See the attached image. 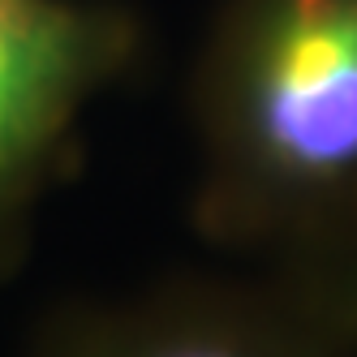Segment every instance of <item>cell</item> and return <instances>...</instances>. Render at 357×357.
Segmentation results:
<instances>
[{"instance_id":"7a4b0ae2","label":"cell","mask_w":357,"mask_h":357,"mask_svg":"<svg viewBox=\"0 0 357 357\" xmlns=\"http://www.w3.org/2000/svg\"><path fill=\"white\" fill-rule=\"evenodd\" d=\"M39 357H357L319 293L289 267L181 275L65 310Z\"/></svg>"},{"instance_id":"277c9868","label":"cell","mask_w":357,"mask_h":357,"mask_svg":"<svg viewBox=\"0 0 357 357\" xmlns=\"http://www.w3.org/2000/svg\"><path fill=\"white\" fill-rule=\"evenodd\" d=\"M271 267L297 271L319 293V301L327 305V314L349 336V344L357 349V220L344 233L331 237L327 245H319L314 254H305L297 263H271Z\"/></svg>"},{"instance_id":"3957f363","label":"cell","mask_w":357,"mask_h":357,"mask_svg":"<svg viewBox=\"0 0 357 357\" xmlns=\"http://www.w3.org/2000/svg\"><path fill=\"white\" fill-rule=\"evenodd\" d=\"M138 47L134 17L99 0H0V241L56 172L82 112Z\"/></svg>"},{"instance_id":"6da1fadb","label":"cell","mask_w":357,"mask_h":357,"mask_svg":"<svg viewBox=\"0 0 357 357\" xmlns=\"http://www.w3.org/2000/svg\"><path fill=\"white\" fill-rule=\"evenodd\" d=\"M194 224L297 263L357 220V0H224L194 73Z\"/></svg>"}]
</instances>
